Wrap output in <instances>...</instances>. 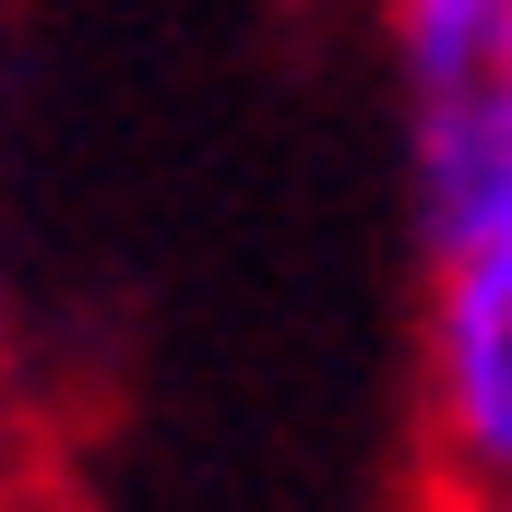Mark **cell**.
Listing matches in <instances>:
<instances>
[{
	"label": "cell",
	"mask_w": 512,
	"mask_h": 512,
	"mask_svg": "<svg viewBox=\"0 0 512 512\" xmlns=\"http://www.w3.org/2000/svg\"><path fill=\"white\" fill-rule=\"evenodd\" d=\"M417 477L429 512H512V143L417 179Z\"/></svg>",
	"instance_id": "1"
},
{
	"label": "cell",
	"mask_w": 512,
	"mask_h": 512,
	"mask_svg": "<svg viewBox=\"0 0 512 512\" xmlns=\"http://www.w3.org/2000/svg\"><path fill=\"white\" fill-rule=\"evenodd\" d=\"M405 96V179H453L512 143V0H370Z\"/></svg>",
	"instance_id": "2"
}]
</instances>
